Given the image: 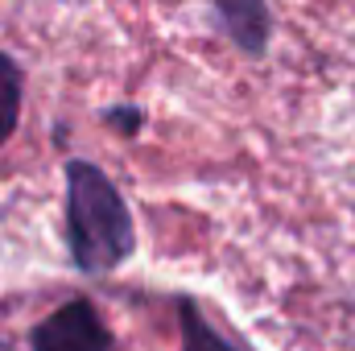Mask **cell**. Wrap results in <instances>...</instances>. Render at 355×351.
Segmentation results:
<instances>
[{
	"instance_id": "5b68a950",
	"label": "cell",
	"mask_w": 355,
	"mask_h": 351,
	"mask_svg": "<svg viewBox=\"0 0 355 351\" xmlns=\"http://www.w3.org/2000/svg\"><path fill=\"white\" fill-rule=\"evenodd\" d=\"M21 108H25V67L8 50H0V149L12 141Z\"/></svg>"
},
{
	"instance_id": "6da1fadb",
	"label": "cell",
	"mask_w": 355,
	"mask_h": 351,
	"mask_svg": "<svg viewBox=\"0 0 355 351\" xmlns=\"http://www.w3.org/2000/svg\"><path fill=\"white\" fill-rule=\"evenodd\" d=\"M67 257L83 277H107L137 252V223L120 186L87 157L67 162Z\"/></svg>"
},
{
	"instance_id": "8992f818",
	"label": "cell",
	"mask_w": 355,
	"mask_h": 351,
	"mask_svg": "<svg viewBox=\"0 0 355 351\" xmlns=\"http://www.w3.org/2000/svg\"><path fill=\"white\" fill-rule=\"evenodd\" d=\"M103 124H107V128H116L120 137H137V132H141V124H145V112H141V108H132V103H116V108H107V112H103Z\"/></svg>"
},
{
	"instance_id": "3957f363",
	"label": "cell",
	"mask_w": 355,
	"mask_h": 351,
	"mask_svg": "<svg viewBox=\"0 0 355 351\" xmlns=\"http://www.w3.org/2000/svg\"><path fill=\"white\" fill-rule=\"evenodd\" d=\"M215 25L219 33L248 58L268 50V33H272V17H268L265 0H211Z\"/></svg>"
},
{
	"instance_id": "277c9868",
	"label": "cell",
	"mask_w": 355,
	"mask_h": 351,
	"mask_svg": "<svg viewBox=\"0 0 355 351\" xmlns=\"http://www.w3.org/2000/svg\"><path fill=\"white\" fill-rule=\"evenodd\" d=\"M178 351H248L236 335H227L223 327H215L202 310V302H194L190 293L178 298Z\"/></svg>"
},
{
	"instance_id": "7a4b0ae2",
	"label": "cell",
	"mask_w": 355,
	"mask_h": 351,
	"mask_svg": "<svg viewBox=\"0 0 355 351\" xmlns=\"http://www.w3.org/2000/svg\"><path fill=\"white\" fill-rule=\"evenodd\" d=\"M29 351H116V339L91 298H71L33 327Z\"/></svg>"
}]
</instances>
